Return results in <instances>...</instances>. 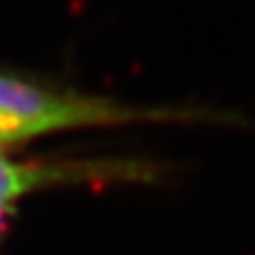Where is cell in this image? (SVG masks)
I'll list each match as a JSON object with an SVG mask.
<instances>
[{
	"instance_id": "obj_1",
	"label": "cell",
	"mask_w": 255,
	"mask_h": 255,
	"mask_svg": "<svg viewBox=\"0 0 255 255\" xmlns=\"http://www.w3.org/2000/svg\"><path fill=\"white\" fill-rule=\"evenodd\" d=\"M190 119H208V112L195 108L132 106L101 94L58 88L25 74L0 70V141L4 145L79 128Z\"/></svg>"
},
{
	"instance_id": "obj_2",
	"label": "cell",
	"mask_w": 255,
	"mask_h": 255,
	"mask_svg": "<svg viewBox=\"0 0 255 255\" xmlns=\"http://www.w3.org/2000/svg\"><path fill=\"white\" fill-rule=\"evenodd\" d=\"M101 170H110L106 163H18L0 157V206L9 208L13 199L63 181H83L101 177Z\"/></svg>"
},
{
	"instance_id": "obj_3",
	"label": "cell",
	"mask_w": 255,
	"mask_h": 255,
	"mask_svg": "<svg viewBox=\"0 0 255 255\" xmlns=\"http://www.w3.org/2000/svg\"><path fill=\"white\" fill-rule=\"evenodd\" d=\"M4 231H7V208L0 206V238L4 235Z\"/></svg>"
},
{
	"instance_id": "obj_4",
	"label": "cell",
	"mask_w": 255,
	"mask_h": 255,
	"mask_svg": "<svg viewBox=\"0 0 255 255\" xmlns=\"http://www.w3.org/2000/svg\"><path fill=\"white\" fill-rule=\"evenodd\" d=\"M4 148V143H2V141H0V150H2Z\"/></svg>"
}]
</instances>
